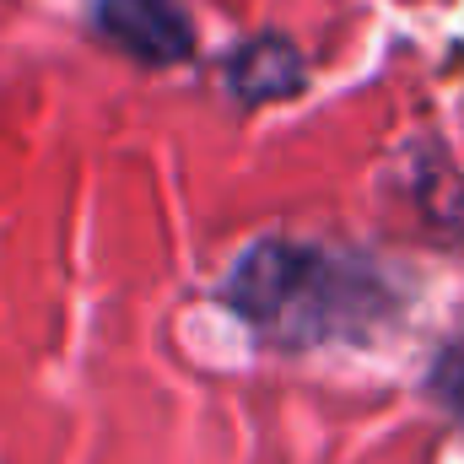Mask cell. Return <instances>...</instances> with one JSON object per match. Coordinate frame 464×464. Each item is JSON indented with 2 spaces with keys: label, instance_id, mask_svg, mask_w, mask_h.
I'll use <instances>...</instances> for the list:
<instances>
[{
  "label": "cell",
  "instance_id": "cell-1",
  "mask_svg": "<svg viewBox=\"0 0 464 464\" xmlns=\"http://www.w3.org/2000/svg\"><path fill=\"white\" fill-rule=\"evenodd\" d=\"M222 297L265 341L292 351L367 341L394 314V292L372 265L297 237L254 243L222 281Z\"/></svg>",
  "mask_w": 464,
  "mask_h": 464
},
{
  "label": "cell",
  "instance_id": "cell-2",
  "mask_svg": "<svg viewBox=\"0 0 464 464\" xmlns=\"http://www.w3.org/2000/svg\"><path fill=\"white\" fill-rule=\"evenodd\" d=\"M92 22L114 49L146 65H179L195 49V27L179 0H98Z\"/></svg>",
  "mask_w": 464,
  "mask_h": 464
},
{
  "label": "cell",
  "instance_id": "cell-3",
  "mask_svg": "<svg viewBox=\"0 0 464 464\" xmlns=\"http://www.w3.org/2000/svg\"><path fill=\"white\" fill-rule=\"evenodd\" d=\"M227 82L243 103H270L303 92V54L286 38H248L227 65Z\"/></svg>",
  "mask_w": 464,
  "mask_h": 464
},
{
  "label": "cell",
  "instance_id": "cell-4",
  "mask_svg": "<svg viewBox=\"0 0 464 464\" xmlns=\"http://www.w3.org/2000/svg\"><path fill=\"white\" fill-rule=\"evenodd\" d=\"M432 389H438V400L464 421V346H449L443 356H438V367H432Z\"/></svg>",
  "mask_w": 464,
  "mask_h": 464
},
{
  "label": "cell",
  "instance_id": "cell-5",
  "mask_svg": "<svg viewBox=\"0 0 464 464\" xmlns=\"http://www.w3.org/2000/svg\"><path fill=\"white\" fill-rule=\"evenodd\" d=\"M443 49H449V60L464 71V0L449 5V16H443V38H438Z\"/></svg>",
  "mask_w": 464,
  "mask_h": 464
}]
</instances>
